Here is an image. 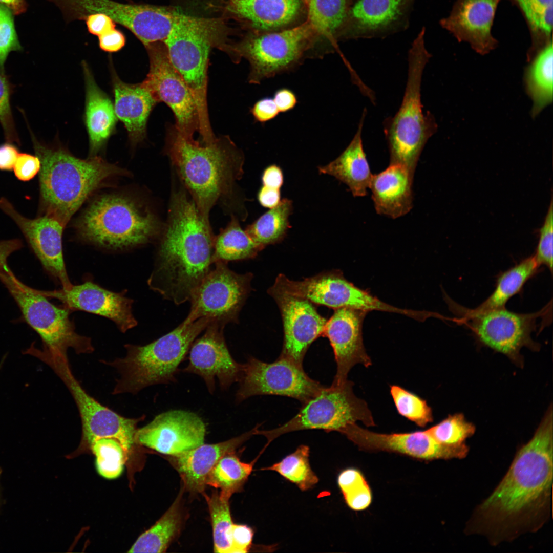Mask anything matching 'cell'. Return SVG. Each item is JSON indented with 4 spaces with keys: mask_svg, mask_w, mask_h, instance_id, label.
<instances>
[{
    "mask_svg": "<svg viewBox=\"0 0 553 553\" xmlns=\"http://www.w3.org/2000/svg\"><path fill=\"white\" fill-rule=\"evenodd\" d=\"M552 410L517 452L507 472L476 509L467 533L493 544L540 528L548 518L553 477Z\"/></svg>",
    "mask_w": 553,
    "mask_h": 553,
    "instance_id": "cell-1",
    "label": "cell"
},
{
    "mask_svg": "<svg viewBox=\"0 0 553 553\" xmlns=\"http://www.w3.org/2000/svg\"><path fill=\"white\" fill-rule=\"evenodd\" d=\"M214 239L194 201L181 190L173 193L150 288L177 305L189 301L214 264Z\"/></svg>",
    "mask_w": 553,
    "mask_h": 553,
    "instance_id": "cell-2",
    "label": "cell"
},
{
    "mask_svg": "<svg viewBox=\"0 0 553 553\" xmlns=\"http://www.w3.org/2000/svg\"><path fill=\"white\" fill-rule=\"evenodd\" d=\"M165 152L202 217L218 200L233 193L243 173L244 156L228 137L209 142L182 135L175 125L167 128Z\"/></svg>",
    "mask_w": 553,
    "mask_h": 553,
    "instance_id": "cell-3",
    "label": "cell"
},
{
    "mask_svg": "<svg viewBox=\"0 0 553 553\" xmlns=\"http://www.w3.org/2000/svg\"><path fill=\"white\" fill-rule=\"evenodd\" d=\"M39 158V214L51 216L65 226L89 196L107 180L128 172L98 156L78 158L65 148L39 142L28 125Z\"/></svg>",
    "mask_w": 553,
    "mask_h": 553,
    "instance_id": "cell-4",
    "label": "cell"
},
{
    "mask_svg": "<svg viewBox=\"0 0 553 553\" xmlns=\"http://www.w3.org/2000/svg\"><path fill=\"white\" fill-rule=\"evenodd\" d=\"M209 323L205 318L194 321L186 318L173 330L150 344H126L123 358L102 361L120 374L113 394H137L151 386L176 381L180 364L197 336Z\"/></svg>",
    "mask_w": 553,
    "mask_h": 553,
    "instance_id": "cell-5",
    "label": "cell"
},
{
    "mask_svg": "<svg viewBox=\"0 0 553 553\" xmlns=\"http://www.w3.org/2000/svg\"><path fill=\"white\" fill-rule=\"evenodd\" d=\"M83 241L106 249L122 250L151 241L159 233V222L144 203L123 194L96 198L76 222Z\"/></svg>",
    "mask_w": 553,
    "mask_h": 553,
    "instance_id": "cell-6",
    "label": "cell"
},
{
    "mask_svg": "<svg viewBox=\"0 0 553 553\" xmlns=\"http://www.w3.org/2000/svg\"><path fill=\"white\" fill-rule=\"evenodd\" d=\"M424 34L420 31L412 42L401 104L395 115L385 123L389 164L403 165L413 175L427 142L437 130L434 116L428 111L423 113L421 101L422 76L431 57L425 46Z\"/></svg>",
    "mask_w": 553,
    "mask_h": 553,
    "instance_id": "cell-7",
    "label": "cell"
},
{
    "mask_svg": "<svg viewBox=\"0 0 553 553\" xmlns=\"http://www.w3.org/2000/svg\"><path fill=\"white\" fill-rule=\"evenodd\" d=\"M20 247L16 239L0 241V281L16 302L27 323L40 336L44 348L65 354L69 348L77 354L86 353L90 347V338L76 332L69 317L71 310L50 302L41 291L19 281L10 268L8 258Z\"/></svg>",
    "mask_w": 553,
    "mask_h": 553,
    "instance_id": "cell-8",
    "label": "cell"
},
{
    "mask_svg": "<svg viewBox=\"0 0 553 553\" xmlns=\"http://www.w3.org/2000/svg\"><path fill=\"white\" fill-rule=\"evenodd\" d=\"M217 22L189 16L175 27L165 44L170 60L190 89L199 115L201 139L215 138L210 124L207 103V68L211 47L215 42Z\"/></svg>",
    "mask_w": 553,
    "mask_h": 553,
    "instance_id": "cell-9",
    "label": "cell"
},
{
    "mask_svg": "<svg viewBox=\"0 0 553 553\" xmlns=\"http://www.w3.org/2000/svg\"><path fill=\"white\" fill-rule=\"evenodd\" d=\"M353 382L347 380L341 385L324 386L316 395L302 403L299 412L279 427L257 431L256 435L267 438V444L285 433L305 430L339 432L349 423L360 421L367 427L375 426L367 402L353 391Z\"/></svg>",
    "mask_w": 553,
    "mask_h": 553,
    "instance_id": "cell-10",
    "label": "cell"
},
{
    "mask_svg": "<svg viewBox=\"0 0 553 553\" xmlns=\"http://www.w3.org/2000/svg\"><path fill=\"white\" fill-rule=\"evenodd\" d=\"M48 1L57 6L69 23L84 20L92 13H104L129 30L144 46L164 41L187 16L173 8L113 0Z\"/></svg>",
    "mask_w": 553,
    "mask_h": 553,
    "instance_id": "cell-11",
    "label": "cell"
},
{
    "mask_svg": "<svg viewBox=\"0 0 553 553\" xmlns=\"http://www.w3.org/2000/svg\"><path fill=\"white\" fill-rule=\"evenodd\" d=\"M39 358L48 365L68 388L77 407L82 428L81 445L90 448L96 440L112 438L118 440L128 453L138 444V424L145 415L130 418L102 405L89 395L72 373L67 355L41 352Z\"/></svg>",
    "mask_w": 553,
    "mask_h": 553,
    "instance_id": "cell-12",
    "label": "cell"
},
{
    "mask_svg": "<svg viewBox=\"0 0 553 553\" xmlns=\"http://www.w3.org/2000/svg\"><path fill=\"white\" fill-rule=\"evenodd\" d=\"M313 31L306 22L291 29L249 38L230 47L229 51L235 61L241 57L248 61V81L259 84L298 66Z\"/></svg>",
    "mask_w": 553,
    "mask_h": 553,
    "instance_id": "cell-13",
    "label": "cell"
},
{
    "mask_svg": "<svg viewBox=\"0 0 553 553\" xmlns=\"http://www.w3.org/2000/svg\"><path fill=\"white\" fill-rule=\"evenodd\" d=\"M453 311L462 316L461 320L471 329L483 345L511 358L517 360L523 347L537 349L531 338L537 319L547 311L546 308L531 313H518L505 307L482 312H472L459 307L449 300Z\"/></svg>",
    "mask_w": 553,
    "mask_h": 553,
    "instance_id": "cell-14",
    "label": "cell"
},
{
    "mask_svg": "<svg viewBox=\"0 0 553 553\" xmlns=\"http://www.w3.org/2000/svg\"><path fill=\"white\" fill-rule=\"evenodd\" d=\"M214 267L193 293L190 312L186 318H205L210 323L225 327L237 322L239 313L250 291L252 274H238L227 262L216 261Z\"/></svg>",
    "mask_w": 553,
    "mask_h": 553,
    "instance_id": "cell-15",
    "label": "cell"
},
{
    "mask_svg": "<svg viewBox=\"0 0 553 553\" xmlns=\"http://www.w3.org/2000/svg\"><path fill=\"white\" fill-rule=\"evenodd\" d=\"M238 382L237 403L253 396L273 395L293 398L302 404L325 386L311 378L303 366L281 356L270 363L249 357Z\"/></svg>",
    "mask_w": 553,
    "mask_h": 553,
    "instance_id": "cell-16",
    "label": "cell"
},
{
    "mask_svg": "<svg viewBox=\"0 0 553 553\" xmlns=\"http://www.w3.org/2000/svg\"><path fill=\"white\" fill-rule=\"evenodd\" d=\"M150 69L141 82L157 102L165 103L173 111L176 127L184 136L193 138L198 131L199 115L194 95L181 74L172 63L163 42L145 46Z\"/></svg>",
    "mask_w": 553,
    "mask_h": 553,
    "instance_id": "cell-17",
    "label": "cell"
},
{
    "mask_svg": "<svg viewBox=\"0 0 553 553\" xmlns=\"http://www.w3.org/2000/svg\"><path fill=\"white\" fill-rule=\"evenodd\" d=\"M361 450L396 453L414 458L435 459H462L469 452L468 446H451L437 441L426 430L412 432L379 433L351 423L339 432Z\"/></svg>",
    "mask_w": 553,
    "mask_h": 553,
    "instance_id": "cell-18",
    "label": "cell"
},
{
    "mask_svg": "<svg viewBox=\"0 0 553 553\" xmlns=\"http://www.w3.org/2000/svg\"><path fill=\"white\" fill-rule=\"evenodd\" d=\"M206 432V425L198 415L173 410L157 415L148 424L138 428L136 440L141 446L174 456L203 444Z\"/></svg>",
    "mask_w": 553,
    "mask_h": 553,
    "instance_id": "cell-19",
    "label": "cell"
},
{
    "mask_svg": "<svg viewBox=\"0 0 553 553\" xmlns=\"http://www.w3.org/2000/svg\"><path fill=\"white\" fill-rule=\"evenodd\" d=\"M0 209L19 227L45 270L69 290L73 286L64 263L62 236L65 226L47 215L28 219L20 214L6 198H0Z\"/></svg>",
    "mask_w": 553,
    "mask_h": 553,
    "instance_id": "cell-20",
    "label": "cell"
},
{
    "mask_svg": "<svg viewBox=\"0 0 553 553\" xmlns=\"http://www.w3.org/2000/svg\"><path fill=\"white\" fill-rule=\"evenodd\" d=\"M224 326L209 323L203 335L194 342L189 350V362L183 369L195 374L204 380L208 392L215 391V378H218L222 390H227L238 382L243 364L232 357L223 334Z\"/></svg>",
    "mask_w": 553,
    "mask_h": 553,
    "instance_id": "cell-21",
    "label": "cell"
},
{
    "mask_svg": "<svg viewBox=\"0 0 553 553\" xmlns=\"http://www.w3.org/2000/svg\"><path fill=\"white\" fill-rule=\"evenodd\" d=\"M268 292L277 303L282 318L284 338L279 356L303 366L309 347L323 335L327 320L307 300L270 289Z\"/></svg>",
    "mask_w": 553,
    "mask_h": 553,
    "instance_id": "cell-22",
    "label": "cell"
},
{
    "mask_svg": "<svg viewBox=\"0 0 553 553\" xmlns=\"http://www.w3.org/2000/svg\"><path fill=\"white\" fill-rule=\"evenodd\" d=\"M416 0H354L344 30L350 38L386 37L406 30Z\"/></svg>",
    "mask_w": 553,
    "mask_h": 553,
    "instance_id": "cell-23",
    "label": "cell"
},
{
    "mask_svg": "<svg viewBox=\"0 0 553 553\" xmlns=\"http://www.w3.org/2000/svg\"><path fill=\"white\" fill-rule=\"evenodd\" d=\"M367 313L350 308H340L335 309L327 321L323 335L329 340L336 364L333 384L341 385L346 381L350 371L356 365L368 368L372 364L363 338V324Z\"/></svg>",
    "mask_w": 553,
    "mask_h": 553,
    "instance_id": "cell-24",
    "label": "cell"
},
{
    "mask_svg": "<svg viewBox=\"0 0 553 553\" xmlns=\"http://www.w3.org/2000/svg\"><path fill=\"white\" fill-rule=\"evenodd\" d=\"M41 292L46 297L58 299L71 311L82 310L107 317L113 321L122 332L137 324L132 313V299L123 293L108 290L91 281L73 285L69 290L61 288Z\"/></svg>",
    "mask_w": 553,
    "mask_h": 553,
    "instance_id": "cell-25",
    "label": "cell"
},
{
    "mask_svg": "<svg viewBox=\"0 0 553 553\" xmlns=\"http://www.w3.org/2000/svg\"><path fill=\"white\" fill-rule=\"evenodd\" d=\"M500 1L457 0L450 15L439 24L458 41L467 42L477 53L486 54L498 45L491 29Z\"/></svg>",
    "mask_w": 553,
    "mask_h": 553,
    "instance_id": "cell-26",
    "label": "cell"
},
{
    "mask_svg": "<svg viewBox=\"0 0 553 553\" xmlns=\"http://www.w3.org/2000/svg\"><path fill=\"white\" fill-rule=\"evenodd\" d=\"M260 424L227 440L214 444L204 443L194 449L174 456L171 462L179 473L183 488L192 493H203L208 475L225 455L235 452L244 442L256 435Z\"/></svg>",
    "mask_w": 553,
    "mask_h": 553,
    "instance_id": "cell-27",
    "label": "cell"
},
{
    "mask_svg": "<svg viewBox=\"0 0 553 553\" xmlns=\"http://www.w3.org/2000/svg\"><path fill=\"white\" fill-rule=\"evenodd\" d=\"M110 67L115 113L123 124L131 144L136 146L145 138L149 116L158 102L141 83L122 81L111 62Z\"/></svg>",
    "mask_w": 553,
    "mask_h": 553,
    "instance_id": "cell-28",
    "label": "cell"
},
{
    "mask_svg": "<svg viewBox=\"0 0 553 553\" xmlns=\"http://www.w3.org/2000/svg\"><path fill=\"white\" fill-rule=\"evenodd\" d=\"M414 176L399 164H389L384 171L373 175L369 188L377 214L396 219L411 210Z\"/></svg>",
    "mask_w": 553,
    "mask_h": 553,
    "instance_id": "cell-29",
    "label": "cell"
},
{
    "mask_svg": "<svg viewBox=\"0 0 553 553\" xmlns=\"http://www.w3.org/2000/svg\"><path fill=\"white\" fill-rule=\"evenodd\" d=\"M86 99L83 119L89 140V157L97 156L116 131L117 117L109 96L97 84L87 63L82 62Z\"/></svg>",
    "mask_w": 553,
    "mask_h": 553,
    "instance_id": "cell-30",
    "label": "cell"
},
{
    "mask_svg": "<svg viewBox=\"0 0 553 553\" xmlns=\"http://www.w3.org/2000/svg\"><path fill=\"white\" fill-rule=\"evenodd\" d=\"M366 115V111L364 110L357 132L343 152L328 164L318 167L320 174L331 175L345 183L354 197L367 195L373 176L361 138Z\"/></svg>",
    "mask_w": 553,
    "mask_h": 553,
    "instance_id": "cell-31",
    "label": "cell"
},
{
    "mask_svg": "<svg viewBox=\"0 0 553 553\" xmlns=\"http://www.w3.org/2000/svg\"><path fill=\"white\" fill-rule=\"evenodd\" d=\"M226 3L230 12L264 30L288 24L301 7V0H226Z\"/></svg>",
    "mask_w": 553,
    "mask_h": 553,
    "instance_id": "cell-32",
    "label": "cell"
},
{
    "mask_svg": "<svg viewBox=\"0 0 553 553\" xmlns=\"http://www.w3.org/2000/svg\"><path fill=\"white\" fill-rule=\"evenodd\" d=\"M524 73L525 91L533 101L531 115L536 117L552 102L553 49L552 40L529 62Z\"/></svg>",
    "mask_w": 553,
    "mask_h": 553,
    "instance_id": "cell-33",
    "label": "cell"
},
{
    "mask_svg": "<svg viewBox=\"0 0 553 553\" xmlns=\"http://www.w3.org/2000/svg\"><path fill=\"white\" fill-rule=\"evenodd\" d=\"M184 488L163 516L142 533L127 552H164L181 530L184 520Z\"/></svg>",
    "mask_w": 553,
    "mask_h": 553,
    "instance_id": "cell-34",
    "label": "cell"
},
{
    "mask_svg": "<svg viewBox=\"0 0 553 553\" xmlns=\"http://www.w3.org/2000/svg\"><path fill=\"white\" fill-rule=\"evenodd\" d=\"M539 267L534 255L523 260L499 275L494 290L483 303L469 310L477 313L504 308L507 302L537 273Z\"/></svg>",
    "mask_w": 553,
    "mask_h": 553,
    "instance_id": "cell-35",
    "label": "cell"
},
{
    "mask_svg": "<svg viewBox=\"0 0 553 553\" xmlns=\"http://www.w3.org/2000/svg\"><path fill=\"white\" fill-rule=\"evenodd\" d=\"M265 247L254 242L232 217L227 226L215 237L214 263L252 259Z\"/></svg>",
    "mask_w": 553,
    "mask_h": 553,
    "instance_id": "cell-36",
    "label": "cell"
},
{
    "mask_svg": "<svg viewBox=\"0 0 553 553\" xmlns=\"http://www.w3.org/2000/svg\"><path fill=\"white\" fill-rule=\"evenodd\" d=\"M292 209V201L284 198L245 230L254 242L264 247L280 242L291 227L288 218Z\"/></svg>",
    "mask_w": 553,
    "mask_h": 553,
    "instance_id": "cell-37",
    "label": "cell"
},
{
    "mask_svg": "<svg viewBox=\"0 0 553 553\" xmlns=\"http://www.w3.org/2000/svg\"><path fill=\"white\" fill-rule=\"evenodd\" d=\"M256 459L250 463L241 461L235 451L223 456L208 475L206 484L220 490V494L229 498L241 491L250 475Z\"/></svg>",
    "mask_w": 553,
    "mask_h": 553,
    "instance_id": "cell-38",
    "label": "cell"
},
{
    "mask_svg": "<svg viewBox=\"0 0 553 553\" xmlns=\"http://www.w3.org/2000/svg\"><path fill=\"white\" fill-rule=\"evenodd\" d=\"M354 0H309L307 22L313 31L332 37L341 31Z\"/></svg>",
    "mask_w": 553,
    "mask_h": 553,
    "instance_id": "cell-39",
    "label": "cell"
},
{
    "mask_svg": "<svg viewBox=\"0 0 553 553\" xmlns=\"http://www.w3.org/2000/svg\"><path fill=\"white\" fill-rule=\"evenodd\" d=\"M309 453L308 446L301 445L280 461L261 470L275 471L296 485L301 491L309 490L318 482L309 463Z\"/></svg>",
    "mask_w": 553,
    "mask_h": 553,
    "instance_id": "cell-40",
    "label": "cell"
},
{
    "mask_svg": "<svg viewBox=\"0 0 553 553\" xmlns=\"http://www.w3.org/2000/svg\"><path fill=\"white\" fill-rule=\"evenodd\" d=\"M210 513L212 528L214 551L231 553L230 532L233 524L229 499L217 492L210 495L204 494Z\"/></svg>",
    "mask_w": 553,
    "mask_h": 553,
    "instance_id": "cell-41",
    "label": "cell"
},
{
    "mask_svg": "<svg viewBox=\"0 0 553 553\" xmlns=\"http://www.w3.org/2000/svg\"><path fill=\"white\" fill-rule=\"evenodd\" d=\"M89 448L96 457V467L100 476L114 479L121 475L127 453L118 440L100 438L95 440Z\"/></svg>",
    "mask_w": 553,
    "mask_h": 553,
    "instance_id": "cell-42",
    "label": "cell"
},
{
    "mask_svg": "<svg viewBox=\"0 0 553 553\" xmlns=\"http://www.w3.org/2000/svg\"><path fill=\"white\" fill-rule=\"evenodd\" d=\"M337 484L347 505L354 511H362L370 505L372 495L363 474L357 469L348 468L340 473Z\"/></svg>",
    "mask_w": 553,
    "mask_h": 553,
    "instance_id": "cell-43",
    "label": "cell"
},
{
    "mask_svg": "<svg viewBox=\"0 0 553 553\" xmlns=\"http://www.w3.org/2000/svg\"><path fill=\"white\" fill-rule=\"evenodd\" d=\"M390 392L398 413L424 428L433 420L431 408L426 400L398 385H391Z\"/></svg>",
    "mask_w": 553,
    "mask_h": 553,
    "instance_id": "cell-44",
    "label": "cell"
},
{
    "mask_svg": "<svg viewBox=\"0 0 553 553\" xmlns=\"http://www.w3.org/2000/svg\"><path fill=\"white\" fill-rule=\"evenodd\" d=\"M427 430L441 444L460 446L465 445V440L474 434L475 428L465 420L462 414H456L449 416Z\"/></svg>",
    "mask_w": 553,
    "mask_h": 553,
    "instance_id": "cell-45",
    "label": "cell"
},
{
    "mask_svg": "<svg viewBox=\"0 0 553 553\" xmlns=\"http://www.w3.org/2000/svg\"><path fill=\"white\" fill-rule=\"evenodd\" d=\"M13 15L9 8L0 3V69L4 71L9 53L23 50L15 30Z\"/></svg>",
    "mask_w": 553,
    "mask_h": 553,
    "instance_id": "cell-46",
    "label": "cell"
},
{
    "mask_svg": "<svg viewBox=\"0 0 553 553\" xmlns=\"http://www.w3.org/2000/svg\"><path fill=\"white\" fill-rule=\"evenodd\" d=\"M13 87L5 71L0 69V124L7 142L20 141L16 130L10 104Z\"/></svg>",
    "mask_w": 553,
    "mask_h": 553,
    "instance_id": "cell-47",
    "label": "cell"
},
{
    "mask_svg": "<svg viewBox=\"0 0 553 553\" xmlns=\"http://www.w3.org/2000/svg\"><path fill=\"white\" fill-rule=\"evenodd\" d=\"M552 200L548 209L544 222L539 229V238L536 253L535 259L540 266H547L551 272L552 270V239H553V212Z\"/></svg>",
    "mask_w": 553,
    "mask_h": 553,
    "instance_id": "cell-48",
    "label": "cell"
},
{
    "mask_svg": "<svg viewBox=\"0 0 553 553\" xmlns=\"http://www.w3.org/2000/svg\"><path fill=\"white\" fill-rule=\"evenodd\" d=\"M523 12L530 29L537 26L553 9V0H513Z\"/></svg>",
    "mask_w": 553,
    "mask_h": 553,
    "instance_id": "cell-49",
    "label": "cell"
},
{
    "mask_svg": "<svg viewBox=\"0 0 553 553\" xmlns=\"http://www.w3.org/2000/svg\"><path fill=\"white\" fill-rule=\"evenodd\" d=\"M40 167V160L36 155L19 153L13 169L18 180L28 181L39 173Z\"/></svg>",
    "mask_w": 553,
    "mask_h": 553,
    "instance_id": "cell-50",
    "label": "cell"
},
{
    "mask_svg": "<svg viewBox=\"0 0 553 553\" xmlns=\"http://www.w3.org/2000/svg\"><path fill=\"white\" fill-rule=\"evenodd\" d=\"M253 531L246 525L233 523L230 532L231 553L248 552L251 546Z\"/></svg>",
    "mask_w": 553,
    "mask_h": 553,
    "instance_id": "cell-51",
    "label": "cell"
},
{
    "mask_svg": "<svg viewBox=\"0 0 553 553\" xmlns=\"http://www.w3.org/2000/svg\"><path fill=\"white\" fill-rule=\"evenodd\" d=\"M89 32L99 36L116 28V23L109 16L102 13L88 15L84 19Z\"/></svg>",
    "mask_w": 553,
    "mask_h": 553,
    "instance_id": "cell-52",
    "label": "cell"
},
{
    "mask_svg": "<svg viewBox=\"0 0 553 553\" xmlns=\"http://www.w3.org/2000/svg\"><path fill=\"white\" fill-rule=\"evenodd\" d=\"M251 113L258 122L264 123L274 118L279 113L271 98H263L257 101L251 109Z\"/></svg>",
    "mask_w": 553,
    "mask_h": 553,
    "instance_id": "cell-53",
    "label": "cell"
},
{
    "mask_svg": "<svg viewBox=\"0 0 553 553\" xmlns=\"http://www.w3.org/2000/svg\"><path fill=\"white\" fill-rule=\"evenodd\" d=\"M98 38L100 49L108 53L120 51L126 43L124 34L116 28L98 36Z\"/></svg>",
    "mask_w": 553,
    "mask_h": 553,
    "instance_id": "cell-54",
    "label": "cell"
},
{
    "mask_svg": "<svg viewBox=\"0 0 553 553\" xmlns=\"http://www.w3.org/2000/svg\"><path fill=\"white\" fill-rule=\"evenodd\" d=\"M17 147L11 142L0 145V169L11 171L13 168L19 155Z\"/></svg>",
    "mask_w": 553,
    "mask_h": 553,
    "instance_id": "cell-55",
    "label": "cell"
},
{
    "mask_svg": "<svg viewBox=\"0 0 553 553\" xmlns=\"http://www.w3.org/2000/svg\"><path fill=\"white\" fill-rule=\"evenodd\" d=\"M273 100L279 112H285L292 110L297 103L295 94L290 90L283 88L276 91Z\"/></svg>",
    "mask_w": 553,
    "mask_h": 553,
    "instance_id": "cell-56",
    "label": "cell"
},
{
    "mask_svg": "<svg viewBox=\"0 0 553 553\" xmlns=\"http://www.w3.org/2000/svg\"><path fill=\"white\" fill-rule=\"evenodd\" d=\"M262 180L264 186L280 189L283 183L282 172L275 165L269 166L264 170Z\"/></svg>",
    "mask_w": 553,
    "mask_h": 553,
    "instance_id": "cell-57",
    "label": "cell"
},
{
    "mask_svg": "<svg viewBox=\"0 0 553 553\" xmlns=\"http://www.w3.org/2000/svg\"><path fill=\"white\" fill-rule=\"evenodd\" d=\"M258 200L262 206L272 208L280 201V189L263 185L259 192Z\"/></svg>",
    "mask_w": 553,
    "mask_h": 553,
    "instance_id": "cell-58",
    "label": "cell"
},
{
    "mask_svg": "<svg viewBox=\"0 0 553 553\" xmlns=\"http://www.w3.org/2000/svg\"><path fill=\"white\" fill-rule=\"evenodd\" d=\"M0 3L9 8L14 15L24 13L27 9L26 0H0Z\"/></svg>",
    "mask_w": 553,
    "mask_h": 553,
    "instance_id": "cell-59",
    "label": "cell"
},
{
    "mask_svg": "<svg viewBox=\"0 0 553 553\" xmlns=\"http://www.w3.org/2000/svg\"><path fill=\"white\" fill-rule=\"evenodd\" d=\"M303 1H304V2H305V3L306 4H307V3H308V2H309V0H303Z\"/></svg>",
    "mask_w": 553,
    "mask_h": 553,
    "instance_id": "cell-60",
    "label": "cell"
}]
</instances>
